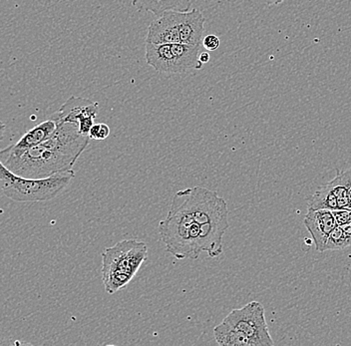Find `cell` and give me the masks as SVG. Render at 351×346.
<instances>
[{
	"mask_svg": "<svg viewBox=\"0 0 351 346\" xmlns=\"http://www.w3.org/2000/svg\"><path fill=\"white\" fill-rule=\"evenodd\" d=\"M56 122V131L47 141L19 156L2 158L0 161L15 174L30 179L47 178L57 173L73 170L91 139L89 136L81 134L75 123L59 120Z\"/></svg>",
	"mask_w": 351,
	"mask_h": 346,
	"instance_id": "1",
	"label": "cell"
},
{
	"mask_svg": "<svg viewBox=\"0 0 351 346\" xmlns=\"http://www.w3.org/2000/svg\"><path fill=\"white\" fill-rule=\"evenodd\" d=\"M201 227L189 203L188 189L178 190L168 214L159 223L158 232L167 253L178 260H197L202 251Z\"/></svg>",
	"mask_w": 351,
	"mask_h": 346,
	"instance_id": "2",
	"label": "cell"
},
{
	"mask_svg": "<svg viewBox=\"0 0 351 346\" xmlns=\"http://www.w3.org/2000/svg\"><path fill=\"white\" fill-rule=\"evenodd\" d=\"M186 189L193 216L202 225V251L210 258H218L223 254V235L230 227L227 201L218 193L202 186Z\"/></svg>",
	"mask_w": 351,
	"mask_h": 346,
	"instance_id": "3",
	"label": "cell"
},
{
	"mask_svg": "<svg viewBox=\"0 0 351 346\" xmlns=\"http://www.w3.org/2000/svg\"><path fill=\"white\" fill-rule=\"evenodd\" d=\"M148 245L136 238L120 240L106 247L101 254V277L105 291L114 295L129 284L148 258Z\"/></svg>",
	"mask_w": 351,
	"mask_h": 346,
	"instance_id": "4",
	"label": "cell"
},
{
	"mask_svg": "<svg viewBox=\"0 0 351 346\" xmlns=\"http://www.w3.org/2000/svg\"><path fill=\"white\" fill-rule=\"evenodd\" d=\"M75 177L73 170L43 179L19 176L0 161V187L8 198L16 201H46L56 198Z\"/></svg>",
	"mask_w": 351,
	"mask_h": 346,
	"instance_id": "5",
	"label": "cell"
},
{
	"mask_svg": "<svg viewBox=\"0 0 351 346\" xmlns=\"http://www.w3.org/2000/svg\"><path fill=\"white\" fill-rule=\"evenodd\" d=\"M202 45L146 43V62L160 73H184L197 68Z\"/></svg>",
	"mask_w": 351,
	"mask_h": 346,
	"instance_id": "6",
	"label": "cell"
},
{
	"mask_svg": "<svg viewBox=\"0 0 351 346\" xmlns=\"http://www.w3.org/2000/svg\"><path fill=\"white\" fill-rule=\"evenodd\" d=\"M223 321L247 335L254 346L274 345L261 302L251 301L243 308L232 310Z\"/></svg>",
	"mask_w": 351,
	"mask_h": 346,
	"instance_id": "7",
	"label": "cell"
},
{
	"mask_svg": "<svg viewBox=\"0 0 351 346\" xmlns=\"http://www.w3.org/2000/svg\"><path fill=\"white\" fill-rule=\"evenodd\" d=\"M99 110V103L82 97H70L56 113L55 119L78 125L81 134H89Z\"/></svg>",
	"mask_w": 351,
	"mask_h": 346,
	"instance_id": "8",
	"label": "cell"
},
{
	"mask_svg": "<svg viewBox=\"0 0 351 346\" xmlns=\"http://www.w3.org/2000/svg\"><path fill=\"white\" fill-rule=\"evenodd\" d=\"M180 12L168 10L156 16L148 27L146 43L172 45L181 43L180 39Z\"/></svg>",
	"mask_w": 351,
	"mask_h": 346,
	"instance_id": "9",
	"label": "cell"
},
{
	"mask_svg": "<svg viewBox=\"0 0 351 346\" xmlns=\"http://www.w3.org/2000/svg\"><path fill=\"white\" fill-rule=\"evenodd\" d=\"M57 129V122L54 118L37 125L32 130L28 131L22 136L21 139L14 145L6 147L3 150H0V159L6 157L19 156L21 153L25 152L28 149L32 148L47 141L53 136Z\"/></svg>",
	"mask_w": 351,
	"mask_h": 346,
	"instance_id": "10",
	"label": "cell"
},
{
	"mask_svg": "<svg viewBox=\"0 0 351 346\" xmlns=\"http://www.w3.org/2000/svg\"><path fill=\"white\" fill-rule=\"evenodd\" d=\"M304 223L307 231L313 236L315 249L322 251L324 242L329 234L337 227V221L330 210H307V214L304 219Z\"/></svg>",
	"mask_w": 351,
	"mask_h": 346,
	"instance_id": "11",
	"label": "cell"
},
{
	"mask_svg": "<svg viewBox=\"0 0 351 346\" xmlns=\"http://www.w3.org/2000/svg\"><path fill=\"white\" fill-rule=\"evenodd\" d=\"M180 39L181 43L189 45H202L205 17L197 8L189 12H180Z\"/></svg>",
	"mask_w": 351,
	"mask_h": 346,
	"instance_id": "12",
	"label": "cell"
},
{
	"mask_svg": "<svg viewBox=\"0 0 351 346\" xmlns=\"http://www.w3.org/2000/svg\"><path fill=\"white\" fill-rule=\"evenodd\" d=\"M197 0H133L132 5L138 10L152 13L155 16L168 10L189 12Z\"/></svg>",
	"mask_w": 351,
	"mask_h": 346,
	"instance_id": "13",
	"label": "cell"
},
{
	"mask_svg": "<svg viewBox=\"0 0 351 346\" xmlns=\"http://www.w3.org/2000/svg\"><path fill=\"white\" fill-rule=\"evenodd\" d=\"M328 185L337 198L339 210H351V169L337 171V177Z\"/></svg>",
	"mask_w": 351,
	"mask_h": 346,
	"instance_id": "14",
	"label": "cell"
},
{
	"mask_svg": "<svg viewBox=\"0 0 351 346\" xmlns=\"http://www.w3.org/2000/svg\"><path fill=\"white\" fill-rule=\"evenodd\" d=\"M214 336L221 346H254L247 335L223 321L214 328Z\"/></svg>",
	"mask_w": 351,
	"mask_h": 346,
	"instance_id": "15",
	"label": "cell"
},
{
	"mask_svg": "<svg viewBox=\"0 0 351 346\" xmlns=\"http://www.w3.org/2000/svg\"><path fill=\"white\" fill-rule=\"evenodd\" d=\"M308 209H326L330 210V211L339 210L337 198H335L333 193L331 192L330 188L328 187V184L322 186V187L315 193L311 201H309Z\"/></svg>",
	"mask_w": 351,
	"mask_h": 346,
	"instance_id": "16",
	"label": "cell"
},
{
	"mask_svg": "<svg viewBox=\"0 0 351 346\" xmlns=\"http://www.w3.org/2000/svg\"><path fill=\"white\" fill-rule=\"evenodd\" d=\"M348 247L350 246H348V242H346L343 232H342L341 227L337 225L329 234L328 238L324 242V247H322V251H337V249H343Z\"/></svg>",
	"mask_w": 351,
	"mask_h": 346,
	"instance_id": "17",
	"label": "cell"
},
{
	"mask_svg": "<svg viewBox=\"0 0 351 346\" xmlns=\"http://www.w3.org/2000/svg\"><path fill=\"white\" fill-rule=\"evenodd\" d=\"M110 128L108 125L105 123L94 124L92 128L90 129L89 136L90 139L97 140H105L109 137Z\"/></svg>",
	"mask_w": 351,
	"mask_h": 346,
	"instance_id": "18",
	"label": "cell"
},
{
	"mask_svg": "<svg viewBox=\"0 0 351 346\" xmlns=\"http://www.w3.org/2000/svg\"><path fill=\"white\" fill-rule=\"evenodd\" d=\"M221 45V40L217 35L208 34L204 37L202 46L208 51H216Z\"/></svg>",
	"mask_w": 351,
	"mask_h": 346,
	"instance_id": "19",
	"label": "cell"
},
{
	"mask_svg": "<svg viewBox=\"0 0 351 346\" xmlns=\"http://www.w3.org/2000/svg\"><path fill=\"white\" fill-rule=\"evenodd\" d=\"M339 227H341L342 232H343L348 246H351V222L343 223V225H339Z\"/></svg>",
	"mask_w": 351,
	"mask_h": 346,
	"instance_id": "20",
	"label": "cell"
},
{
	"mask_svg": "<svg viewBox=\"0 0 351 346\" xmlns=\"http://www.w3.org/2000/svg\"><path fill=\"white\" fill-rule=\"evenodd\" d=\"M210 54H208V52L204 51L201 52L199 55V61L202 63V64H207L208 61H210Z\"/></svg>",
	"mask_w": 351,
	"mask_h": 346,
	"instance_id": "21",
	"label": "cell"
},
{
	"mask_svg": "<svg viewBox=\"0 0 351 346\" xmlns=\"http://www.w3.org/2000/svg\"><path fill=\"white\" fill-rule=\"evenodd\" d=\"M5 130H6L5 124L2 123V122L0 121V142H1L2 139H3L4 134H5Z\"/></svg>",
	"mask_w": 351,
	"mask_h": 346,
	"instance_id": "22",
	"label": "cell"
},
{
	"mask_svg": "<svg viewBox=\"0 0 351 346\" xmlns=\"http://www.w3.org/2000/svg\"><path fill=\"white\" fill-rule=\"evenodd\" d=\"M265 1L269 5H278V4L282 3L285 0H265Z\"/></svg>",
	"mask_w": 351,
	"mask_h": 346,
	"instance_id": "23",
	"label": "cell"
},
{
	"mask_svg": "<svg viewBox=\"0 0 351 346\" xmlns=\"http://www.w3.org/2000/svg\"><path fill=\"white\" fill-rule=\"evenodd\" d=\"M350 195H351V187H350Z\"/></svg>",
	"mask_w": 351,
	"mask_h": 346,
	"instance_id": "24",
	"label": "cell"
}]
</instances>
